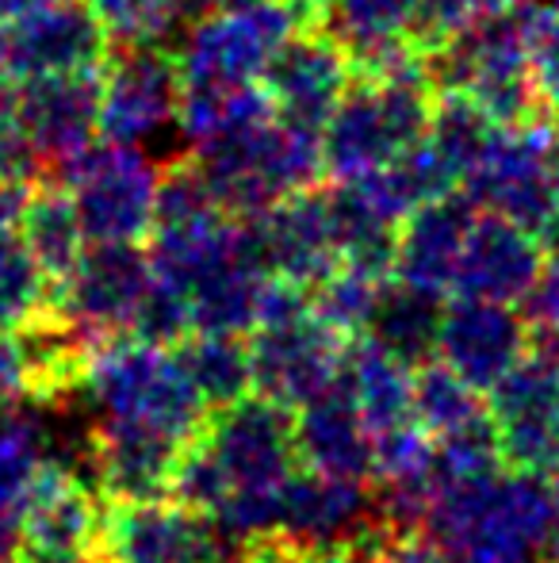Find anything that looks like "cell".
Wrapping results in <instances>:
<instances>
[{"mask_svg":"<svg viewBox=\"0 0 559 563\" xmlns=\"http://www.w3.org/2000/svg\"><path fill=\"white\" fill-rule=\"evenodd\" d=\"M440 307H445V296L388 276L376 291L372 314H368V327L360 338H372L391 356L418 368V364L429 361L433 345H437Z\"/></svg>","mask_w":559,"mask_h":563,"instance_id":"obj_27","label":"cell"},{"mask_svg":"<svg viewBox=\"0 0 559 563\" xmlns=\"http://www.w3.org/2000/svg\"><path fill=\"white\" fill-rule=\"evenodd\" d=\"M372 563H452L425 529H380L372 541Z\"/></svg>","mask_w":559,"mask_h":563,"instance_id":"obj_40","label":"cell"},{"mask_svg":"<svg viewBox=\"0 0 559 563\" xmlns=\"http://www.w3.org/2000/svg\"><path fill=\"white\" fill-rule=\"evenodd\" d=\"M242 223L249 230L257 261L277 280L311 288L337 268V234L326 188L314 185L303 192H291L280 203H272L269 211L242 219Z\"/></svg>","mask_w":559,"mask_h":563,"instance_id":"obj_19","label":"cell"},{"mask_svg":"<svg viewBox=\"0 0 559 563\" xmlns=\"http://www.w3.org/2000/svg\"><path fill=\"white\" fill-rule=\"evenodd\" d=\"M533 341H537V345H545L548 353H552L556 361H559V338H537V334H533Z\"/></svg>","mask_w":559,"mask_h":563,"instance_id":"obj_46","label":"cell"},{"mask_svg":"<svg viewBox=\"0 0 559 563\" xmlns=\"http://www.w3.org/2000/svg\"><path fill=\"white\" fill-rule=\"evenodd\" d=\"M51 180L66 185L85 242H146L161 185V165L146 150L92 142Z\"/></svg>","mask_w":559,"mask_h":563,"instance_id":"obj_8","label":"cell"},{"mask_svg":"<svg viewBox=\"0 0 559 563\" xmlns=\"http://www.w3.org/2000/svg\"><path fill=\"white\" fill-rule=\"evenodd\" d=\"M246 563H372V552L365 544H337V549H291L277 533L242 549Z\"/></svg>","mask_w":559,"mask_h":563,"instance_id":"obj_37","label":"cell"},{"mask_svg":"<svg viewBox=\"0 0 559 563\" xmlns=\"http://www.w3.org/2000/svg\"><path fill=\"white\" fill-rule=\"evenodd\" d=\"M414 15L418 0H318L314 27L326 31L349 54L353 69L365 74L399 46L414 43Z\"/></svg>","mask_w":559,"mask_h":563,"instance_id":"obj_25","label":"cell"},{"mask_svg":"<svg viewBox=\"0 0 559 563\" xmlns=\"http://www.w3.org/2000/svg\"><path fill=\"white\" fill-rule=\"evenodd\" d=\"M108 38L115 43H135V38H161V0H85Z\"/></svg>","mask_w":559,"mask_h":563,"instance_id":"obj_36","label":"cell"},{"mask_svg":"<svg viewBox=\"0 0 559 563\" xmlns=\"http://www.w3.org/2000/svg\"><path fill=\"white\" fill-rule=\"evenodd\" d=\"M15 230H20L23 242L31 245V253H35V261L43 265V273L51 276L54 288L66 280V273L77 265L81 250L89 245L66 185L51 177L35 180V192H31L27 211H23Z\"/></svg>","mask_w":559,"mask_h":563,"instance_id":"obj_28","label":"cell"},{"mask_svg":"<svg viewBox=\"0 0 559 563\" xmlns=\"http://www.w3.org/2000/svg\"><path fill=\"white\" fill-rule=\"evenodd\" d=\"M537 0L479 8L456 31L425 46L433 92H463L499 126L545 119L529 69V31Z\"/></svg>","mask_w":559,"mask_h":563,"instance_id":"obj_3","label":"cell"},{"mask_svg":"<svg viewBox=\"0 0 559 563\" xmlns=\"http://www.w3.org/2000/svg\"><path fill=\"white\" fill-rule=\"evenodd\" d=\"M234 552L208 514L177 498H108L92 563H231Z\"/></svg>","mask_w":559,"mask_h":563,"instance_id":"obj_10","label":"cell"},{"mask_svg":"<svg viewBox=\"0 0 559 563\" xmlns=\"http://www.w3.org/2000/svg\"><path fill=\"white\" fill-rule=\"evenodd\" d=\"M15 123L38 173L54 177L100 139V66L15 85Z\"/></svg>","mask_w":559,"mask_h":563,"instance_id":"obj_14","label":"cell"},{"mask_svg":"<svg viewBox=\"0 0 559 563\" xmlns=\"http://www.w3.org/2000/svg\"><path fill=\"white\" fill-rule=\"evenodd\" d=\"M188 169L231 219H254L283 196L314 188L322 173L318 126L265 115L219 139L195 142Z\"/></svg>","mask_w":559,"mask_h":563,"instance_id":"obj_5","label":"cell"},{"mask_svg":"<svg viewBox=\"0 0 559 563\" xmlns=\"http://www.w3.org/2000/svg\"><path fill=\"white\" fill-rule=\"evenodd\" d=\"M81 391L92 402V426L131 430L188 445L208 407L188 379L177 349L135 334L108 338L85 361Z\"/></svg>","mask_w":559,"mask_h":563,"instance_id":"obj_4","label":"cell"},{"mask_svg":"<svg viewBox=\"0 0 559 563\" xmlns=\"http://www.w3.org/2000/svg\"><path fill=\"white\" fill-rule=\"evenodd\" d=\"M43 460V422L20 415L0 418V563H12L15 556L31 483H35Z\"/></svg>","mask_w":559,"mask_h":563,"instance_id":"obj_29","label":"cell"},{"mask_svg":"<svg viewBox=\"0 0 559 563\" xmlns=\"http://www.w3.org/2000/svg\"><path fill=\"white\" fill-rule=\"evenodd\" d=\"M291 426H295V456L306 472L357 483L372 479L376 433L368 430L360 410L353 407L342 376L318 399L291 410Z\"/></svg>","mask_w":559,"mask_h":563,"instance_id":"obj_23","label":"cell"},{"mask_svg":"<svg viewBox=\"0 0 559 563\" xmlns=\"http://www.w3.org/2000/svg\"><path fill=\"white\" fill-rule=\"evenodd\" d=\"M460 188L479 211L510 219L545 250H559V131L548 119L499 126Z\"/></svg>","mask_w":559,"mask_h":563,"instance_id":"obj_7","label":"cell"},{"mask_svg":"<svg viewBox=\"0 0 559 563\" xmlns=\"http://www.w3.org/2000/svg\"><path fill=\"white\" fill-rule=\"evenodd\" d=\"M414 426L429 433L433 441L452 438V433L476 430L487 422L483 391L463 384L445 364H418L414 368Z\"/></svg>","mask_w":559,"mask_h":563,"instance_id":"obj_33","label":"cell"},{"mask_svg":"<svg viewBox=\"0 0 559 563\" xmlns=\"http://www.w3.org/2000/svg\"><path fill=\"white\" fill-rule=\"evenodd\" d=\"M342 384L372 433L414 422V368L380 349L372 338H349Z\"/></svg>","mask_w":559,"mask_h":563,"instance_id":"obj_26","label":"cell"},{"mask_svg":"<svg viewBox=\"0 0 559 563\" xmlns=\"http://www.w3.org/2000/svg\"><path fill=\"white\" fill-rule=\"evenodd\" d=\"M195 441L223 479V506L211 521L242 556L246 544L277 533L280 495L299 464L291 410L261 395H246L203 418Z\"/></svg>","mask_w":559,"mask_h":563,"instance_id":"obj_1","label":"cell"},{"mask_svg":"<svg viewBox=\"0 0 559 563\" xmlns=\"http://www.w3.org/2000/svg\"><path fill=\"white\" fill-rule=\"evenodd\" d=\"M525 322L537 338H559V250L545 253L533 288L525 291Z\"/></svg>","mask_w":559,"mask_h":563,"instance_id":"obj_39","label":"cell"},{"mask_svg":"<svg viewBox=\"0 0 559 563\" xmlns=\"http://www.w3.org/2000/svg\"><path fill=\"white\" fill-rule=\"evenodd\" d=\"M38 177H0V230H15Z\"/></svg>","mask_w":559,"mask_h":563,"instance_id":"obj_42","label":"cell"},{"mask_svg":"<svg viewBox=\"0 0 559 563\" xmlns=\"http://www.w3.org/2000/svg\"><path fill=\"white\" fill-rule=\"evenodd\" d=\"M254 4H265V0H211L215 12H234V8H254Z\"/></svg>","mask_w":559,"mask_h":563,"instance_id":"obj_45","label":"cell"},{"mask_svg":"<svg viewBox=\"0 0 559 563\" xmlns=\"http://www.w3.org/2000/svg\"><path fill=\"white\" fill-rule=\"evenodd\" d=\"M476 216H479V208L468 200L463 188H452V192L414 208L411 216L399 223L395 268H391V276L403 284H414V288L448 296V291H452V273H456V261H460L463 238H468Z\"/></svg>","mask_w":559,"mask_h":563,"instance_id":"obj_22","label":"cell"},{"mask_svg":"<svg viewBox=\"0 0 559 563\" xmlns=\"http://www.w3.org/2000/svg\"><path fill=\"white\" fill-rule=\"evenodd\" d=\"M180 66L161 38L115 43L100 62V139L138 146L180 131Z\"/></svg>","mask_w":559,"mask_h":563,"instance_id":"obj_9","label":"cell"},{"mask_svg":"<svg viewBox=\"0 0 559 563\" xmlns=\"http://www.w3.org/2000/svg\"><path fill=\"white\" fill-rule=\"evenodd\" d=\"M353 62L326 31L299 27L272 51L261 69V89L272 112L306 126H322L329 108L353 81Z\"/></svg>","mask_w":559,"mask_h":563,"instance_id":"obj_20","label":"cell"},{"mask_svg":"<svg viewBox=\"0 0 559 563\" xmlns=\"http://www.w3.org/2000/svg\"><path fill=\"white\" fill-rule=\"evenodd\" d=\"M533 349V330L514 303L456 296L440 307L433 353L476 391H491L517 361Z\"/></svg>","mask_w":559,"mask_h":563,"instance_id":"obj_17","label":"cell"},{"mask_svg":"<svg viewBox=\"0 0 559 563\" xmlns=\"http://www.w3.org/2000/svg\"><path fill=\"white\" fill-rule=\"evenodd\" d=\"M177 356L185 364L188 379L200 391L203 407H231L254 391V372H249V349L234 334H188L180 338Z\"/></svg>","mask_w":559,"mask_h":563,"instance_id":"obj_30","label":"cell"},{"mask_svg":"<svg viewBox=\"0 0 559 563\" xmlns=\"http://www.w3.org/2000/svg\"><path fill=\"white\" fill-rule=\"evenodd\" d=\"M31 399V368L20 330H0V407Z\"/></svg>","mask_w":559,"mask_h":563,"instance_id":"obj_41","label":"cell"},{"mask_svg":"<svg viewBox=\"0 0 559 563\" xmlns=\"http://www.w3.org/2000/svg\"><path fill=\"white\" fill-rule=\"evenodd\" d=\"M349 338L314 319L306 288L272 276L261 322L249 330L254 391L283 410H299L337 384Z\"/></svg>","mask_w":559,"mask_h":563,"instance_id":"obj_6","label":"cell"},{"mask_svg":"<svg viewBox=\"0 0 559 563\" xmlns=\"http://www.w3.org/2000/svg\"><path fill=\"white\" fill-rule=\"evenodd\" d=\"M108 51L112 38L85 0H46L0 23V69L15 85L46 74L97 69Z\"/></svg>","mask_w":559,"mask_h":563,"instance_id":"obj_15","label":"cell"},{"mask_svg":"<svg viewBox=\"0 0 559 563\" xmlns=\"http://www.w3.org/2000/svg\"><path fill=\"white\" fill-rule=\"evenodd\" d=\"M149 284L154 265L142 242H89L54 288V311L89 345H100L135 330Z\"/></svg>","mask_w":559,"mask_h":563,"instance_id":"obj_11","label":"cell"},{"mask_svg":"<svg viewBox=\"0 0 559 563\" xmlns=\"http://www.w3.org/2000/svg\"><path fill=\"white\" fill-rule=\"evenodd\" d=\"M552 521V483L494 472L440 483L422 529L452 563H540Z\"/></svg>","mask_w":559,"mask_h":563,"instance_id":"obj_2","label":"cell"},{"mask_svg":"<svg viewBox=\"0 0 559 563\" xmlns=\"http://www.w3.org/2000/svg\"><path fill=\"white\" fill-rule=\"evenodd\" d=\"M556 475H559V472H556ZM545 560H548V563H559V479L552 483V521H548Z\"/></svg>","mask_w":559,"mask_h":563,"instance_id":"obj_43","label":"cell"},{"mask_svg":"<svg viewBox=\"0 0 559 563\" xmlns=\"http://www.w3.org/2000/svg\"><path fill=\"white\" fill-rule=\"evenodd\" d=\"M545 4L552 8V12H559V0H545Z\"/></svg>","mask_w":559,"mask_h":563,"instance_id":"obj_47","label":"cell"},{"mask_svg":"<svg viewBox=\"0 0 559 563\" xmlns=\"http://www.w3.org/2000/svg\"><path fill=\"white\" fill-rule=\"evenodd\" d=\"M265 115H272V104H269V97H265L261 81L257 85H180L177 126L188 139V146L219 139V134H231V131H238V126H249Z\"/></svg>","mask_w":559,"mask_h":563,"instance_id":"obj_31","label":"cell"},{"mask_svg":"<svg viewBox=\"0 0 559 563\" xmlns=\"http://www.w3.org/2000/svg\"><path fill=\"white\" fill-rule=\"evenodd\" d=\"M100 514L104 506L89 479L46 456L31 483L12 563H92Z\"/></svg>","mask_w":559,"mask_h":563,"instance_id":"obj_16","label":"cell"},{"mask_svg":"<svg viewBox=\"0 0 559 563\" xmlns=\"http://www.w3.org/2000/svg\"><path fill=\"white\" fill-rule=\"evenodd\" d=\"M380 284L383 280H376V276H365V273H357V268L337 265L334 273H326L318 284L306 288V303H311L314 319L326 322L334 334L360 338L368 327V314H372Z\"/></svg>","mask_w":559,"mask_h":563,"instance_id":"obj_35","label":"cell"},{"mask_svg":"<svg viewBox=\"0 0 559 563\" xmlns=\"http://www.w3.org/2000/svg\"><path fill=\"white\" fill-rule=\"evenodd\" d=\"M0 177H43L15 123V81L0 69Z\"/></svg>","mask_w":559,"mask_h":563,"instance_id":"obj_38","label":"cell"},{"mask_svg":"<svg viewBox=\"0 0 559 563\" xmlns=\"http://www.w3.org/2000/svg\"><path fill=\"white\" fill-rule=\"evenodd\" d=\"M303 27L288 0H265L234 12H208L180 35V85H257L272 51Z\"/></svg>","mask_w":559,"mask_h":563,"instance_id":"obj_12","label":"cell"},{"mask_svg":"<svg viewBox=\"0 0 559 563\" xmlns=\"http://www.w3.org/2000/svg\"><path fill=\"white\" fill-rule=\"evenodd\" d=\"M545 245L529 230L514 227L491 211H479L463 238L460 261L452 273L448 296L494 299V303H522L533 288L540 265H545Z\"/></svg>","mask_w":559,"mask_h":563,"instance_id":"obj_21","label":"cell"},{"mask_svg":"<svg viewBox=\"0 0 559 563\" xmlns=\"http://www.w3.org/2000/svg\"><path fill=\"white\" fill-rule=\"evenodd\" d=\"M388 529L376 510V495L365 483L337 479V475L295 472L280 495L277 537L291 549H337V544H365Z\"/></svg>","mask_w":559,"mask_h":563,"instance_id":"obj_18","label":"cell"},{"mask_svg":"<svg viewBox=\"0 0 559 563\" xmlns=\"http://www.w3.org/2000/svg\"><path fill=\"white\" fill-rule=\"evenodd\" d=\"M54 307V284L20 230H0V330H23Z\"/></svg>","mask_w":559,"mask_h":563,"instance_id":"obj_34","label":"cell"},{"mask_svg":"<svg viewBox=\"0 0 559 563\" xmlns=\"http://www.w3.org/2000/svg\"><path fill=\"white\" fill-rule=\"evenodd\" d=\"M272 288V276L257 261L249 230L238 219V245L231 257L219 261L211 273L188 288V319L192 334H249L261 322L265 296Z\"/></svg>","mask_w":559,"mask_h":563,"instance_id":"obj_24","label":"cell"},{"mask_svg":"<svg viewBox=\"0 0 559 563\" xmlns=\"http://www.w3.org/2000/svg\"><path fill=\"white\" fill-rule=\"evenodd\" d=\"M38 4H46V0H0V23L15 20V15L31 12V8H38Z\"/></svg>","mask_w":559,"mask_h":563,"instance_id":"obj_44","label":"cell"},{"mask_svg":"<svg viewBox=\"0 0 559 563\" xmlns=\"http://www.w3.org/2000/svg\"><path fill=\"white\" fill-rule=\"evenodd\" d=\"M494 134H499V123L471 97H463V92H437L422 139L452 169V177L463 180L476 169L479 157L487 154Z\"/></svg>","mask_w":559,"mask_h":563,"instance_id":"obj_32","label":"cell"},{"mask_svg":"<svg viewBox=\"0 0 559 563\" xmlns=\"http://www.w3.org/2000/svg\"><path fill=\"white\" fill-rule=\"evenodd\" d=\"M491 422L499 460L514 472H559V361L545 345L533 349L491 387Z\"/></svg>","mask_w":559,"mask_h":563,"instance_id":"obj_13","label":"cell"}]
</instances>
